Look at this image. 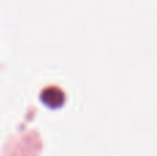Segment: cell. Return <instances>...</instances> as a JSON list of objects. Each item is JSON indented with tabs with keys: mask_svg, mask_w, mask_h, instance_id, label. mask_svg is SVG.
<instances>
[{
	"mask_svg": "<svg viewBox=\"0 0 157 156\" xmlns=\"http://www.w3.org/2000/svg\"><path fill=\"white\" fill-rule=\"evenodd\" d=\"M41 102L46 107H48L50 109H58L65 104V94L62 93V90L57 87H50L41 93L40 96Z\"/></svg>",
	"mask_w": 157,
	"mask_h": 156,
	"instance_id": "6da1fadb",
	"label": "cell"
}]
</instances>
